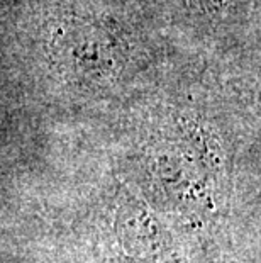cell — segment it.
I'll return each mask as SVG.
<instances>
[{"mask_svg": "<svg viewBox=\"0 0 261 263\" xmlns=\"http://www.w3.org/2000/svg\"><path fill=\"white\" fill-rule=\"evenodd\" d=\"M188 7L204 10V12H219V10H224L231 5L241 4L243 0H180Z\"/></svg>", "mask_w": 261, "mask_h": 263, "instance_id": "3957f363", "label": "cell"}, {"mask_svg": "<svg viewBox=\"0 0 261 263\" xmlns=\"http://www.w3.org/2000/svg\"><path fill=\"white\" fill-rule=\"evenodd\" d=\"M119 229L126 245L132 248V253H151L163 241L161 224L151 211L137 200H129L122 205L119 212Z\"/></svg>", "mask_w": 261, "mask_h": 263, "instance_id": "7a4b0ae2", "label": "cell"}, {"mask_svg": "<svg viewBox=\"0 0 261 263\" xmlns=\"http://www.w3.org/2000/svg\"><path fill=\"white\" fill-rule=\"evenodd\" d=\"M46 51L66 80L87 87H104L117 80L127 61L119 32L104 21L66 15L48 29Z\"/></svg>", "mask_w": 261, "mask_h": 263, "instance_id": "6da1fadb", "label": "cell"}]
</instances>
